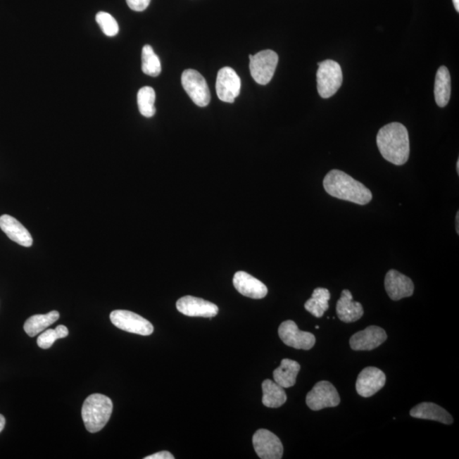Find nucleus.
Here are the masks:
<instances>
[{"label":"nucleus","mask_w":459,"mask_h":459,"mask_svg":"<svg viewBox=\"0 0 459 459\" xmlns=\"http://www.w3.org/2000/svg\"><path fill=\"white\" fill-rule=\"evenodd\" d=\"M0 228L11 240L23 247H31L34 243L30 232L14 217L8 215L0 216Z\"/></svg>","instance_id":"f3484780"},{"label":"nucleus","mask_w":459,"mask_h":459,"mask_svg":"<svg viewBox=\"0 0 459 459\" xmlns=\"http://www.w3.org/2000/svg\"><path fill=\"white\" fill-rule=\"evenodd\" d=\"M317 73V90L320 96L327 99L335 95L343 82L341 68L333 60H326L318 63Z\"/></svg>","instance_id":"20e7f679"},{"label":"nucleus","mask_w":459,"mask_h":459,"mask_svg":"<svg viewBox=\"0 0 459 459\" xmlns=\"http://www.w3.org/2000/svg\"><path fill=\"white\" fill-rule=\"evenodd\" d=\"M384 286L389 297L395 301L412 296L415 292L413 281L396 270H389L385 276Z\"/></svg>","instance_id":"4468645a"},{"label":"nucleus","mask_w":459,"mask_h":459,"mask_svg":"<svg viewBox=\"0 0 459 459\" xmlns=\"http://www.w3.org/2000/svg\"><path fill=\"white\" fill-rule=\"evenodd\" d=\"M155 100L156 94L153 88L145 86V87L139 90L137 95L138 108L143 116L146 118L154 116L156 113Z\"/></svg>","instance_id":"393cba45"},{"label":"nucleus","mask_w":459,"mask_h":459,"mask_svg":"<svg viewBox=\"0 0 459 459\" xmlns=\"http://www.w3.org/2000/svg\"><path fill=\"white\" fill-rule=\"evenodd\" d=\"M453 5L455 7V9H456L457 12L459 11V0H453Z\"/></svg>","instance_id":"473e14b6"},{"label":"nucleus","mask_w":459,"mask_h":459,"mask_svg":"<svg viewBox=\"0 0 459 459\" xmlns=\"http://www.w3.org/2000/svg\"><path fill=\"white\" fill-rule=\"evenodd\" d=\"M142 71L151 77H158L161 73V63L158 56L155 54L153 49L146 44L142 49Z\"/></svg>","instance_id":"a878e982"},{"label":"nucleus","mask_w":459,"mask_h":459,"mask_svg":"<svg viewBox=\"0 0 459 459\" xmlns=\"http://www.w3.org/2000/svg\"><path fill=\"white\" fill-rule=\"evenodd\" d=\"M57 339H59V336L56 329H48L39 336L37 344L42 349H49Z\"/></svg>","instance_id":"cd10ccee"},{"label":"nucleus","mask_w":459,"mask_h":459,"mask_svg":"<svg viewBox=\"0 0 459 459\" xmlns=\"http://www.w3.org/2000/svg\"><path fill=\"white\" fill-rule=\"evenodd\" d=\"M131 10L143 11L149 6L151 0H126Z\"/></svg>","instance_id":"c85d7f7f"},{"label":"nucleus","mask_w":459,"mask_h":459,"mask_svg":"<svg viewBox=\"0 0 459 459\" xmlns=\"http://www.w3.org/2000/svg\"><path fill=\"white\" fill-rule=\"evenodd\" d=\"M339 403V392L329 381H320L306 396V404L313 411L337 407Z\"/></svg>","instance_id":"6e6552de"},{"label":"nucleus","mask_w":459,"mask_h":459,"mask_svg":"<svg viewBox=\"0 0 459 459\" xmlns=\"http://www.w3.org/2000/svg\"><path fill=\"white\" fill-rule=\"evenodd\" d=\"M182 84L187 95L196 106L204 108L211 100L210 89L206 80L198 71L187 69L182 75Z\"/></svg>","instance_id":"0eeeda50"},{"label":"nucleus","mask_w":459,"mask_h":459,"mask_svg":"<svg viewBox=\"0 0 459 459\" xmlns=\"http://www.w3.org/2000/svg\"><path fill=\"white\" fill-rule=\"evenodd\" d=\"M113 404L108 396L93 394L87 397L82 408L85 428L90 433H96L103 429L112 415Z\"/></svg>","instance_id":"7ed1b4c3"},{"label":"nucleus","mask_w":459,"mask_h":459,"mask_svg":"<svg viewBox=\"0 0 459 459\" xmlns=\"http://www.w3.org/2000/svg\"><path fill=\"white\" fill-rule=\"evenodd\" d=\"M56 331L57 334L59 336V339H63L67 337L68 335V329L67 327L63 325H59L56 327Z\"/></svg>","instance_id":"7c9ffc66"},{"label":"nucleus","mask_w":459,"mask_h":459,"mask_svg":"<svg viewBox=\"0 0 459 459\" xmlns=\"http://www.w3.org/2000/svg\"><path fill=\"white\" fill-rule=\"evenodd\" d=\"M301 370V365L294 360L284 359L281 365L273 372L275 382L284 388H290L296 383V378L298 372Z\"/></svg>","instance_id":"aec40b11"},{"label":"nucleus","mask_w":459,"mask_h":459,"mask_svg":"<svg viewBox=\"0 0 459 459\" xmlns=\"http://www.w3.org/2000/svg\"><path fill=\"white\" fill-rule=\"evenodd\" d=\"M387 339L386 332L378 326H370L358 332L350 339V346L354 351L376 349Z\"/></svg>","instance_id":"2eb2a0df"},{"label":"nucleus","mask_w":459,"mask_h":459,"mask_svg":"<svg viewBox=\"0 0 459 459\" xmlns=\"http://www.w3.org/2000/svg\"><path fill=\"white\" fill-rule=\"evenodd\" d=\"M458 220H459V214H458V213H457V216H456V221H457L456 231H457L458 234V233H459V231H458V229H459V227H458L459 221H458Z\"/></svg>","instance_id":"72a5a7b5"},{"label":"nucleus","mask_w":459,"mask_h":459,"mask_svg":"<svg viewBox=\"0 0 459 459\" xmlns=\"http://www.w3.org/2000/svg\"><path fill=\"white\" fill-rule=\"evenodd\" d=\"M377 146L381 155L395 165H403L410 154L408 131L400 122H391L381 128L377 134Z\"/></svg>","instance_id":"f257e3e1"},{"label":"nucleus","mask_w":459,"mask_h":459,"mask_svg":"<svg viewBox=\"0 0 459 459\" xmlns=\"http://www.w3.org/2000/svg\"><path fill=\"white\" fill-rule=\"evenodd\" d=\"M249 69L253 80L260 85H266L272 80L277 67L278 56L276 52L265 50L249 56Z\"/></svg>","instance_id":"39448f33"},{"label":"nucleus","mask_w":459,"mask_h":459,"mask_svg":"<svg viewBox=\"0 0 459 459\" xmlns=\"http://www.w3.org/2000/svg\"><path fill=\"white\" fill-rule=\"evenodd\" d=\"M451 97V77L448 69L442 65L438 69L434 80V99L440 108L448 104Z\"/></svg>","instance_id":"412c9836"},{"label":"nucleus","mask_w":459,"mask_h":459,"mask_svg":"<svg viewBox=\"0 0 459 459\" xmlns=\"http://www.w3.org/2000/svg\"><path fill=\"white\" fill-rule=\"evenodd\" d=\"M240 90L241 80L234 69L229 67L221 68L216 80V92L219 99L233 103L239 96Z\"/></svg>","instance_id":"9b49d317"},{"label":"nucleus","mask_w":459,"mask_h":459,"mask_svg":"<svg viewBox=\"0 0 459 459\" xmlns=\"http://www.w3.org/2000/svg\"><path fill=\"white\" fill-rule=\"evenodd\" d=\"M457 172H458V174H459V160H458V162H457Z\"/></svg>","instance_id":"f704fd0d"},{"label":"nucleus","mask_w":459,"mask_h":459,"mask_svg":"<svg viewBox=\"0 0 459 459\" xmlns=\"http://www.w3.org/2000/svg\"><path fill=\"white\" fill-rule=\"evenodd\" d=\"M410 415L416 419L434 420L445 425L453 423V417L448 412L440 405L432 403H423L415 405L410 411Z\"/></svg>","instance_id":"6ab92c4d"},{"label":"nucleus","mask_w":459,"mask_h":459,"mask_svg":"<svg viewBox=\"0 0 459 459\" xmlns=\"http://www.w3.org/2000/svg\"><path fill=\"white\" fill-rule=\"evenodd\" d=\"M386 383L384 372L375 367H368L360 372L356 389L363 397H370L379 391Z\"/></svg>","instance_id":"f8f14e48"},{"label":"nucleus","mask_w":459,"mask_h":459,"mask_svg":"<svg viewBox=\"0 0 459 459\" xmlns=\"http://www.w3.org/2000/svg\"><path fill=\"white\" fill-rule=\"evenodd\" d=\"M6 425V419L5 417L3 415H0V433H1L2 430L4 428H5Z\"/></svg>","instance_id":"2f4dec72"},{"label":"nucleus","mask_w":459,"mask_h":459,"mask_svg":"<svg viewBox=\"0 0 459 459\" xmlns=\"http://www.w3.org/2000/svg\"><path fill=\"white\" fill-rule=\"evenodd\" d=\"M278 334L286 346L298 350H310L315 344V337L309 332L298 329L294 321H286L282 323L278 329Z\"/></svg>","instance_id":"1a4fd4ad"},{"label":"nucleus","mask_w":459,"mask_h":459,"mask_svg":"<svg viewBox=\"0 0 459 459\" xmlns=\"http://www.w3.org/2000/svg\"><path fill=\"white\" fill-rule=\"evenodd\" d=\"M110 319L115 327L128 333L149 336L154 331V327L149 321L132 311L113 310L110 314Z\"/></svg>","instance_id":"423d86ee"},{"label":"nucleus","mask_w":459,"mask_h":459,"mask_svg":"<svg viewBox=\"0 0 459 459\" xmlns=\"http://www.w3.org/2000/svg\"><path fill=\"white\" fill-rule=\"evenodd\" d=\"M60 317L58 311L52 310L45 315H34L28 318L24 325V330L30 336L34 337L48 327L56 322Z\"/></svg>","instance_id":"5701e85b"},{"label":"nucleus","mask_w":459,"mask_h":459,"mask_svg":"<svg viewBox=\"0 0 459 459\" xmlns=\"http://www.w3.org/2000/svg\"><path fill=\"white\" fill-rule=\"evenodd\" d=\"M96 23L99 24L102 32H103L104 34L106 36H116L118 31H120V27H118L117 20H115L109 13H106V12H99V13L96 15Z\"/></svg>","instance_id":"bb28decb"},{"label":"nucleus","mask_w":459,"mask_h":459,"mask_svg":"<svg viewBox=\"0 0 459 459\" xmlns=\"http://www.w3.org/2000/svg\"><path fill=\"white\" fill-rule=\"evenodd\" d=\"M336 311H337L340 321L346 323L358 321L362 318L364 313L362 304L353 301V296H352L351 291L348 289L343 290L341 296L336 306Z\"/></svg>","instance_id":"a211bd4d"},{"label":"nucleus","mask_w":459,"mask_h":459,"mask_svg":"<svg viewBox=\"0 0 459 459\" xmlns=\"http://www.w3.org/2000/svg\"><path fill=\"white\" fill-rule=\"evenodd\" d=\"M176 308L188 317L212 318L218 314V306L213 303L194 296L180 298L176 303Z\"/></svg>","instance_id":"ddd939ff"},{"label":"nucleus","mask_w":459,"mask_h":459,"mask_svg":"<svg viewBox=\"0 0 459 459\" xmlns=\"http://www.w3.org/2000/svg\"><path fill=\"white\" fill-rule=\"evenodd\" d=\"M175 457L170 452L167 451H163V452H159L150 456H147L145 459H174Z\"/></svg>","instance_id":"c756f323"},{"label":"nucleus","mask_w":459,"mask_h":459,"mask_svg":"<svg viewBox=\"0 0 459 459\" xmlns=\"http://www.w3.org/2000/svg\"><path fill=\"white\" fill-rule=\"evenodd\" d=\"M323 187L327 194L348 202L366 205L372 199V192L366 186L341 170L329 172L323 180Z\"/></svg>","instance_id":"f03ea898"},{"label":"nucleus","mask_w":459,"mask_h":459,"mask_svg":"<svg viewBox=\"0 0 459 459\" xmlns=\"http://www.w3.org/2000/svg\"><path fill=\"white\" fill-rule=\"evenodd\" d=\"M262 389H263L262 403L265 407L277 408L286 403L287 395L284 388L275 381L265 379L262 384Z\"/></svg>","instance_id":"4be33fe9"},{"label":"nucleus","mask_w":459,"mask_h":459,"mask_svg":"<svg viewBox=\"0 0 459 459\" xmlns=\"http://www.w3.org/2000/svg\"><path fill=\"white\" fill-rule=\"evenodd\" d=\"M253 445L262 459H280L284 455V446L279 438L268 429L257 430L253 436Z\"/></svg>","instance_id":"9d476101"},{"label":"nucleus","mask_w":459,"mask_h":459,"mask_svg":"<svg viewBox=\"0 0 459 459\" xmlns=\"http://www.w3.org/2000/svg\"><path fill=\"white\" fill-rule=\"evenodd\" d=\"M330 292L329 289L317 288L313 291V296L307 301L305 308L313 314L314 317L320 318L329 310V301L330 300Z\"/></svg>","instance_id":"b1692460"},{"label":"nucleus","mask_w":459,"mask_h":459,"mask_svg":"<svg viewBox=\"0 0 459 459\" xmlns=\"http://www.w3.org/2000/svg\"><path fill=\"white\" fill-rule=\"evenodd\" d=\"M233 285L244 296L260 300L268 295V289L263 282L245 272H237L233 277Z\"/></svg>","instance_id":"dca6fc26"}]
</instances>
